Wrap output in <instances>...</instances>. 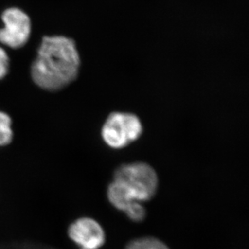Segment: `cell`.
Instances as JSON below:
<instances>
[{
    "mask_svg": "<svg viewBox=\"0 0 249 249\" xmlns=\"http://www.w3.org/2000/svg\"><path fill=\"white\" fill-rule=\"evenodd\" d=\"M9 57L2 48L0 47V79L7 75L9 71Z\"/></svg>",
    "mask_w": 249,
    "mask_h": 249,
    "instance_id": "10",
    "label": "cell"
},
{
    "mask_svg": "<svg viewBox=\"0 0 249 249\" xmlns=\"http://www.w3.org/2000/svg\"><path fill=\"white\" fill-rule=\"evenodd\" d=\"M143 131V124L136 114L113 111L102 126L101 137L109 148L121 149L139 140Z\"/></svg>",
    "mask_w": 249,
    "mask_h": 249,
    "instance_id": "3",
    "label": "cell"
},
{
    "mask_svg": "<svg viewBox=\"0 0 249 249\" xmlns=\"http://www.w3.org/2000/svg\"><path fill=\"white\" fill-rule=\"evenodd\" d=\"M114 180L122 183L137 202L150 200L158 191V174L147 163L132 162L120 165L115 169Z\"/></svg>",
    "mask_w": 249,
    "mask_h": 249,
    "instance_id": "2",
    "label": "cell"
},
{
    "mask_svg": "<svg viewBox=\"0 0 249 249\" xmlns=\"http://www.w3.org/2000/svg\"><path fill=\"white\" fill-rule=\"evenodd\" d=\"M4 27L0 29V42L12 49L24 46L31 34V20L28 15L17 7H10L1 17Z\"/></svg>",
    "mask_w": 249,
    "mask_h": 249,
    "instance_id": "4",
    "label": "cell"
},
{
    "mask_svg": "<svg viewBox=\"0 0 249 249\" xmlns=\"http://www.w3.org/2000/svg\"><path fill=\"white\" fill-rule=\"evenodd\" d=\"M80 66V55L73 39L45 36L31 67V75L41 89L57 91L76 80Z\"/></svg>",
    "mask_w": 249,
    "mask_h": 249,
    "instance_id": "1",
    "label": "cell"
},
{
    "mask_svg": "<svg viewBox=\"0 0 249 249\" xmlns=\"http://www.w3.org/2000/svg\"><path fill=\"white\" fill-rule=\"evenodd\" d=\"M107 195L109 202L113 207L123 212H124L130 203L135 202L126 187L120 183V181L115 180H113L112 182L109 185Z\"/></svg>",
    "mask_w": 249,
    "mask_h": 249,
    "instance_id": "6",
    "label": "cell"
},
{
    "mask_svg": "<svg viewBox=\"0 0 249 249\" xmlns=\"http://www.w3.org/2000/svg\"><path fill=\"white\" fill-rule=\"evenodd\" d=\"M12 124V119L9 115L0 111V148L12 143L14 136Z\"/></svg>",
    "mask_w": 249,
    "mask_h": 249,
    "instance_id": "8",
    "label": "cell"
},
{
    "mask_svg": "<svg viewBox=\"0 0 249 249\" xmlns=\"http://www.w3.org/2000/svg\"><path fill=\"white\" fill-rule=\"evenodd\" d=\"M124 212L127 218L133 222H141L146 216V210L142 202L137 201L130 203Z\"/></svg>",
    "mask_w": 249,
    "mask_h": 249,
    "instance_id": "9",
    "label": "cell"
},
{
    "mask_svg": "<svg viewBox=\"0 0 249 249\" xmlns=\"http://www.w3.org/2000/svg\"><path fill=\"white\" fill-rule=\"evenodd\" d=\"M125 249H170L165 243L155 237L138 238L127 244Z\"/></svg>",
    "mask_w": 249,
    "mask_h": 249,
    "instance_id": "7",
    "label": "cell"
},
{
    "mask_svg": "<svg viewBox=\"0 0 249 249\" xmlns=\"http://www.w3.org/2000/svg\"><path fill=\"white\" fill-rule=\"evenodd\" d=\"M68 236L79 249H99L106 241L101 224L89 217H81L69 226Z\"/></svg>",
    "mask_w": 249,
    "mask_h": 249,
    "instance_id": "5",
    "label": "cell"
}]
</instances>
